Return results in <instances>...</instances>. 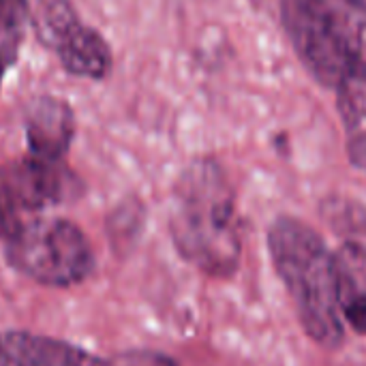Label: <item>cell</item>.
<instances>
[{
  "instance_id": "cell-1",
  "label": "cell",
  "mask_w": 366,
  "mask_h": 366,
  "mask_svg": "<svg viewBox=\"0 0 366 366\" xmlns=\"http://www.w3.org/2000/svg\"><path fill=\"white\" fill-rule=\"evenodd\" d=\"M169 234L184 262L212 279H229L242 257L234 189L214 159H195L176 180Z\"/></svg>"
},
{
  "instance_id": "cell-2",
  "label": "cell",
  "mask_w": 366,
  "mask_h": 366,
  "mask_svg": "<svg viewBox=\"0 0 366 366\" xmlns=\"http://www.w3.org/2000/svg\"><path fill=\"white\" fill-rule=\"evenodd\" d=\"M268 251L309 339L326 350H339L345 324L337 298V253L317 229L285 214L268 229Z\"/></svg>"
},
{
  "instance_id": "cell-3",
  "label": "cell",
  "mask_w": 366,
  "mask_h": 366,
  "mask_svg": "<svg viewBox=\"0 0 366 366\" xmlns=\"http://www.w3.org/2000/svg\"><path fill=\"white\" fill-rule=\"evenodd\" d=\"M283 26L305 66L335 86L366 69V0H281Z\"/></svg>"
},
{
  "instance_id": "cell-4",
  "label": "cell",
  "mask_w": 366,
  "mask_h": 366,
  "mask_svg": "<svg viewBox=\"0 0 366 366\" xmlns=\"http://www.w3.org/2000/svg\"><path fill=\"white\" fill-rule=\"evenodd\" d=\"M4 259L21 277L45 287H75L97 268L86 232L64 217H39L4 240Z\"/></svg>"
},
{
  "instance_id": "cell-5",
  "label": "cell",
  "mask_w": 366,
  "mask_h": 366,
  "mask_svg": "<svg viewBox=\"0 0 366 366\" xmlns=\"http://www.w3.org/2000/svg\"><path fill=\"white\" fill-rule=\"evenodd\" d=\"M81 178L66 161H43L32 154L0 165V240H9L43 212L77 202Z\"/></svg>"
},
{
  "instance_id": "cell-6",
  "label": "cell",
  "mask_w": 366,
  "mask_h": 366,
  "mask_svg": "<svg viewBox=\"0 0 366 366\" xmlns=\"http://www.w3.org/2000/svg\"><path fill=\"white\" fill-rule=\"evenodd\" d=\"M30 26L69 75L101 81L112 73V45L97 28L79 19L71 0H36Z\"/></svg>"
},
{
  "instance_id": "cell-7",
  "label": "cell",
  "mask_w": 366,
  "mask_h": 366,
  "mask_svg": "<svg viewBox=\"0 0 366 366\" xmlns=\"http://www.w3.org/2000/svg\"><path fill=\"white\" fill-rule=\"evenodd\" d=\"M0 366H178V362L154 350H129L114 356H97L64 339L28 330H2Z\"/></svg>"
},
{
  "instance_id": "cell-8",
  "label": "cell",
  "mask_w": 366,
  "mask_h": 366,
  "mask_svg": "<svg viewBox=\"0 0 366 366\" xmlns=\"http://www.w3.org/2000/svg\"><path fill=\"white\" fill-rule=\"evenodd\" d=\"M75 114L69 101L41 94L28 101L24 135L28 154L43 161H64L75 137Z\"/></svg>"
},
{
  "instance_id": "cell-9",
  "label": "cell",
  "mask_w": 366,
  "mask_h": 366,
  "mask_svg": "<svg viewBox=\"0 0 366 366\" xmlns=\"http://www.w3.org/2000/svg\"><path fill=\"white\" fill-rule=\"evenodd\" d=\"M337 107L345 131L347 157L366 174V69L350 71L337 84Z\"/></svg>"
},
{
  "instance_id": "cell-10",
  "label": "cell",
  "mask_w": 366,
  "mask_h": 366,
  "mask_svg": "<svg viewBox=\"0 0 366 366\" xmlns=\"http://www.w3.org/2000/svg\"><path fill=\"white\" fill-rule=\"evenodd\" d=\"M320 214L339 238L345 257L366 268V206L345 195H330L322 202Z\"/></svg>"
},
{
  "instance_id": "cell-11",
  "label": "cell",
  "mask_w": 366,
  "mask_h": 366,
  "mask_svg": "<svg viewBox=\"0 0 366 366\" xmlns=\"http://www.w3.org/2000/svg\"><path fill=\"white\" fill-rule=\"evenodd\" d=\"M337 298L343 324L366 337V268L337 251Z\"/></svg>"
},
{
  "instance_id": "cell-12",
  "label": "cell",
  "mask_w": 366,
  "mask_h": 366,
  "mask_svg": "<svg viewBox=\"0 0 366 366\" xmlns=\"http://www.w3.org/2000/svg\"><path fill=\"white\" fill-rule=\"evenodd\" d=\"M30 17V0H0V39H24Z\"/></svg>"
},
{
  "instance_id": "cell-13",
  "label": "cell",
  "mask_w": 366,
  "mask_h": 366,
  "mask_svg": "<svg viewBox=\"0 0 366 366\" xmlns=\"http://www.w3.org/2000/svg\"><path fill=\"white\" fill-rule=\"evenodd\" d=\"M19 43H21V39H0V88H2V79H4L6 71L17 60Z\"/></svg>"
}]
</instances>
